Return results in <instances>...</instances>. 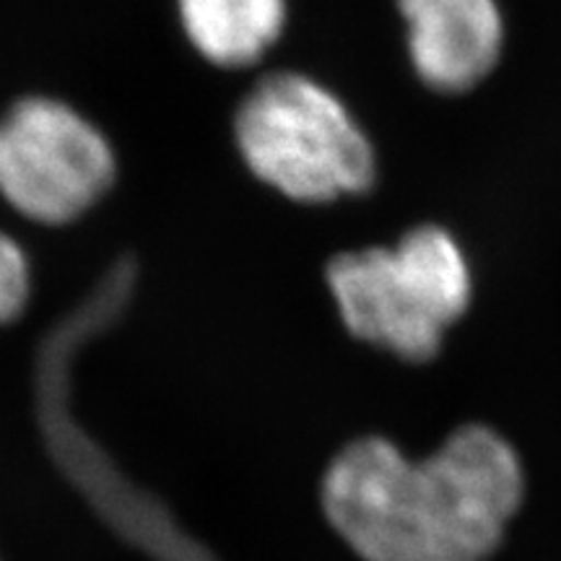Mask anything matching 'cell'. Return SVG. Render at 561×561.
Instances as JSON below:
<instances>
[{"instance_id": "6da1fadb", "label": "cell", "mask_w": 561, "mask_h": 561, "mask_svg": "<svg viewBox=\"0 0 561 561\" xmlns=\"http://www.w3.org/2000/svg\"><path fill=\"white\" fill-rule=\"evenodd\" d=\"M523 483L520 458L489 426H462L419 462L367 437L333 458L322 510L364 561H483L520 507Z\"/></svg>"}, {"instance_id": "5b68a950", "label": "cell", "mask_w": 561, "mask_h": 561, "mask_svg": "<svg viewBox=\"0 0 561 561\" xmlns=\"http://www.w3.org/2000/svg\"><path fill=\"white\" fill-rule=\"evenodd\" d=\"M416 73L437 91H466L496 66L502 13L494 0H398Z\"/></svg>"}, {"instance_id": "8992f818", "label": "cell", "mask_w": 561, "mask_h": 561, "mask_svg": "<svg viewBox=\"0 0 561 561\" xmlns=\"http://www.w3.org/2000/svg\"><path fill=\"white\" fill-rule=\"evenodd\" d=\"M182 26L203 58L242 68L263 58L284 30V0H178Z\"/></svg>"}, {"instance_id": "277c9868", "label": "cell", "mask_w": 561, "mask_h": 561, "mask_svg": "<svg viewBox=\"0 0 561 561\" xmlns=\"http://www.w3.org/2000/svg\"><path fill=\"white\" fill-rule=\"evenodd\" d=\"M115 180V157L94 125L68 104L24 100L0 121V193L19 214L66 224Z\"/></svg>"}, {"instance_id": "52a82bcc", "label": "cell", "mask_w": 561, "mask_h": 561, "mask_svg": "<svg viewBox=\"0 0 561 561\" xmlns=\"http://www.w3.org/2000/svg\"><path fill=\"white\" fill-rule=\"evenodd\" d=\"M30 297V265L24 250L0 231V322H9L24 310Z\"/></svg>"}, {"instance_id": "3957f363", "label": "cell", "mask_w": 561, "mask_h": 561, "mask_svg": "<svg viewBox=\"0 0 561 561\" xmlns=\"http://www.w3.org/2000/svg\"><path fill=\"white\" fill-rule=\"evenodd\" d=\"M237 144L252 172L294 201L325 203L364 193L375 153L346 107L320 83L273 73L244 96Z\"/></svg>"}, {"instance_id": "7a4b0ae2", "label": "cell", "mask_w": 561, "mask_h": 561, "mask_svg": "<svg viewBox=\"0 0 561 561\" xmlns=\"http://www.w3.org/2000/svg\"><path fill=\"white\" fill-rule=\"evenodd\" d=\"M328 280L348 331L409 362L432 359L471 301L466 257L439 227L413 229L396 248L339 255Z\"/></svg>"}]
</instances>
